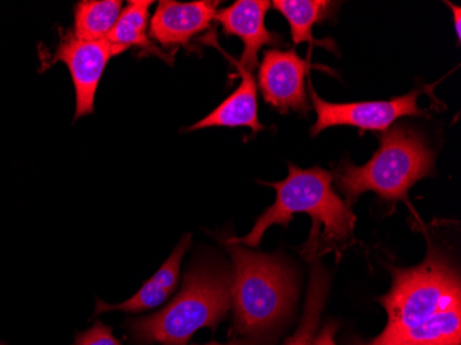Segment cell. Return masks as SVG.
<instances>
[{
	"label": "cell",
	"mask_w": 461,
	"mask_h": 345,
	"mask_svg": "<svg viewBox=\"0 0 461 345\" xmlns=\"http://www.w3.org/2000/svg\"><path fill=\"white\" fill-rule=\"evenodd\" d=\"M435 155L426 139L406 124H396L380 136V148L364 166L344 159L336 171V184L354 204L365 192L384 201H406L409 189L434 171Z\"/></svg>",
	"instance_id": "cell-5"
},
{
	"label": "cell",
	"mask_w": 461,
	"mask_h": 345,
	"mask_svg": "<svg viewBox=\"0 0 461 345\" xmlns=\"http://www.w3.org/2000/svg\"><path fill=\"white\" fill-rule=\"evenodd\" d=\"M204 345H251L250 341L245 339L232 340V341L227 342V344H220V342H209Z\"/></svg>",
	"instance_id": "cell-20"
},
{
	"label": "cell",
	"mask_w": 461,
	"mask_h": 345,
	"mask_svg": "<svg viewBox=\"0 0 461 345\" xmlns=\"http://www.w3.org/2000/svg\"><path fill=\"white\" fill-rule=\"evenodd\" d=\"M240 75V83L230 97L225 98L216 110L188 127V132L202 131L209 127H249L253 134L264 131L258 121V83L248 69L235 62Z\"/></svg>",
	"instance_id": "cell-12"
},
{
	"label": "cell",
	"mask_w": 461,
	"mask_h": 345,
	"mask_svg": "<svg viewBox=\"0 0 461 345\" xmlns=\"http://www.w3.org/2000/svg\"><path fill=\"white\" fill-rule=\"evenodd\" d=\"M190 245L191 235L186 233L181 238L169 259L158 269L157 274L149 277L133 297L123 301V303H118V304H108L105 301L97 300L95 315L110 313V311L139 313L159 307L177 287L178 280H180L181 263H183L184 256L190 249Z\"/></svg>",
	"instance_id": "cell-11"
},
{
	"label": "cell",
	"mask_w": 461,
	"mask_h": 345,
	"mask_svg": "<svg viewBox=\"0 0 461 345\" xmlns=\"http://www.w3.org/2000/svg\"><path fill=\"white\" fill-rule=\"evenodd\" d=\"M152 5V0H131L122 9L118 21L107 36L113 56H118L131 48H139L145 53L155 54L167 59V57L158 50L149 38V9Z\"/></svg>",
	"instance_id": "cell-13"
},
{
	"label": "cell",
	"mask_w": 461,
	"mask_h": 345,
	"mask_svg": "<svg viewBox=\"0 0 461 345\" xmlns=\"http://www.w3.org/2000/svg\"><path fill=\"white\" fill-rule=\"evenodd\" d=\"M271 7L268 0H238L219 10L214 20L227 36H238L243 41V53L238 66L253 72L258 67V53L264 46L281 43V36L266 27V15Z\"/></svg>",
	"instance_id": "cell-10"
},
{
	"label": "cell",
	"mask_w": 461,
	"mask_h": 345,
	"mask_svg": "<svg viewBox=\"0 0 461 345\" xmlns=\"http://www.w3.org/2000/svg\"><path fill=\"white\" fill-rule=\"evenodd\" d=\"M113 57L107 39L82 41L69 31L61 36L51 64L64 62L69 69L75 89V121L95 113V93Z\"/></svg>",
	"instance_id": "cell-7"
},
{
	"label": "cell",
	"mask_w": 461,
	"mask_h": 345,
	"mask_svg": "<svg viewBox=\"0 0 461 345\" xmlns=\"http://www.w3.org/2000/svg\"><path fill=\"white\" fill-rule=\"evenodd\" d=\"M225 246L232 259L234 329L253 345L292 313L299 293L296 272L276 254L258 253L242 245Z\"/></svg>",
	"instance_id": "cell-3"
},
{
	"label": "cell",
	"mask_w": 461,
	"mask_h": 345,
	"mask_svg": "<svg viewBox=\"0 0 461 345\" xmlns=\"http://www.w3.org/2000/svg\"><path fill=\"white\" fill-rule=\"evenodd\" d=\"M338 323H328L322 331H320L315 340H313V345H336L334 342V334L338 331Z\"/></svg>",
	"instance_id": "cell-18"
},
{
	"label": "cell",
	"mask_w": 461,
	"mask_h": 345,
	"mask_svg": "<svg viewBox=\"0 0 461 345\" xmlns=\"http://www.w3.org/2000/svg\"><path fill=\"white\" fill-rule=\"evenodd\" d=\"M421 95L416 89L402 97L385 101H365V103H328L321 98L310 85L311 101L317 113V122L311 127V136L317 137L329 127L351 126L361 131L385 132L398 119L406 116H423L417 103Z\"/></svg>",
	"instance_id": "cell-6"
},
{
	"label": "cell",
	"mask_w": 461,
	"mask_h": 345,
	"mask_svg": "<svg viewBox=\"0 0 461 345\" xmlns=\"http://www.w3.org/2000/svg\"><path fill=\"white\" fill-rule=\"evenodd\" d=\"M230 269L220 261L196 260L183 289L159 313L128 322L140 345H186L199 329H216L230 308Z\"/></svg>",
	"instance_id": "cell-4"
},
{
	"label": "cell",
	"mask_w": 461,
	"mask_h": 345,
	"mask_svg": "<svg viewBox=\"0 0 461 345\" xmlns=\"http://www.w3.org/2000/svg\"><path fill=\"white\" fill-rule=\"evenodd\" d=\"M0 345H6L5 342L0 341Z\"/></svg>",
	"instance_id": "cell-21"
},
{
	"label": "cell",
	"mask_w": 461,
	"mask_h": 345,
	"mask_svg": "<svg viewBox=\"0 0 461 345\" xmlns=\"http://www.w3.org/2000/svg\"><path fill=\"white\" fill-rule=\"evenodd\" d=\"M390 271V292L379 297L387 325L355 345H461V280L452 259L429 245L423 263Z\"/></svg>",
	"instance_id": "cell-1"
},
{
	"label": "cell",
	"mask_w": 461,
	"mask_h": 345,
	"mask_svg": "<svg viewBox=\"0 0 461 345\" xmlns=\"http://www.w3.org/2000/svg\"><path fill=\"white\" fill-rule=\"evenodd\" d=\"M307 72L308 62L294 49L264 51L258 64V86L264 100L281 113L289 111L307 113L310 111L305 87Z\"/></svg>",
	"instance_id": "cell-8"
},
{
	"label": "cell",
	"mask_w": 461,
	"mask_h": 345,
	"mask_svg": "<svg viewBox=\"0 0 461 345\" xmlns=\"http://www.w3.org/2000/svg\"><path fill=\"white\" fill-rule=\"evenodd\" d=\"M329 286H330V277L328 271L320 263L313 264L302 323L296 333L293 334L284 345H313L326 297H328Z\"/></svg>",
	"instance_id": "cell-16"
},
{
	"label": "cell",
	"mask_w": 461,
	"mask_h": 345,
	"mask_svg": "<svg viewBox=\"0 0 461 345\" xmlns=\"http://www.w3.org/2000/svg\"><path fill=\"white\" fill-rule=\"evenodd\" d=\"M74 345H122L113 334V329L97 322L89 331L79 333Z\"/></svg>",
	"instance_id": "cell-17"
},
{
	"label": "cell",
	"mask_w": 461,
	"mask_h": 345,
	"mask_svg": "<svg viewBox=\"0 0 461 345\" xmlns=\"http://www.w3.org/2000/svg\"><path fill=\"white\" fill-rule=\"evenodd\" d=\"M272 6L286 18L293 41L294 45H300L304 41H315L313 27L330 18L338 4L326 0H276Z\"/></svg>",
	"instance_id": "cell-14"
},
{
	"label": "cell",
	"mask_w": 461,
	"mask_h": 345,
	"mask_svg": "<svg viewBox=\"0 0 461 345\" xmlns=\"http://www.w3.org/2000/svg\"><path fill=\"white\" fill-rule=\"evenodd\" d=\"M447 6L452 10L453 21H455L456 35H457L458 43H460L461 38V7L456 6V5L447 2Z\"/></svg>",
	"instance_id": "cell-19"
},
{
	"label": "cell",
	"mask_w": 461,
	"mask_h": 345,
	"mask_svg": "<svg viewBox=\"0 0 461 345\" xmlns=\"http://www.w3.org/2000/svg\"><path fill=\"white\" fill-rule=\"evenodd\" d=\"M220 2H173L162 0L149 20V38L166 49L190 45L196 36L211 28Z\"/></svg>",
	"instance_id": "cell-9"
},
{
	"label": "cell",
	"mask_w": 461,
	"mask_h": 345,
	"mask_svg": "<svg viewBox=\"0 0 461 345\" xmlns=\"http://www.w3.org/2000/svg\"><path fill=\"white\" fill-rule=\"evenodd\" d=\"M121 0H80L75 6V38L82 41H104L110 35L121 14Z\"/></svg>",
	"instance_id": "cell-15"
},
{
	"label": "cell",
	"mask_w": 461,
	"mask_h": 345,
	"mask_svg": "<svg viewBox=\"0 0 461 345\" xmlns=\"http://www.w3.org/2000/svg\"><path fill=\"white\" fill-rule=\"evenodd\" d=\"M333 175L325 168H300L289 163V176L279 183H264L276 191V204L258 217L250 232L242 238L232 236L225 243L258 248L272 225L287 227L293 214L307 213L312 230L303 256L315 260L320 254L348 242L355 228V215L343 198L331 188Z\"/></svg>",
	"instance_id": "cell-2"
}]
</instances>
